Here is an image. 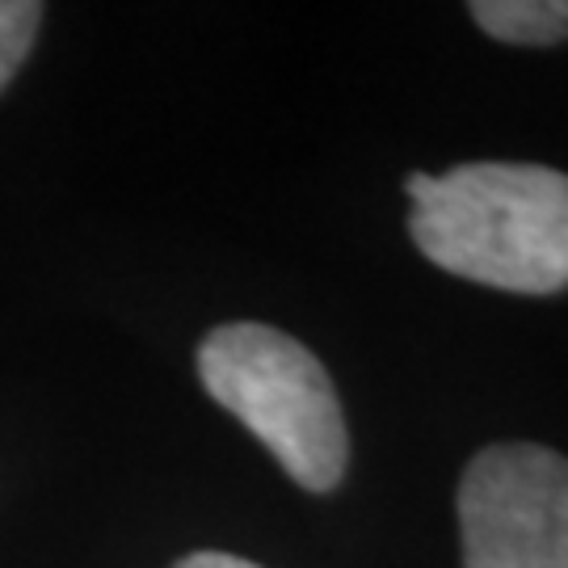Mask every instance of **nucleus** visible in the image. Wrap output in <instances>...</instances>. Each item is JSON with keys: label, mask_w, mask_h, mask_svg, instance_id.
Wrapping results in <instances>:
<instances>
[{"label": "nucleus", "mask_w": 568, "mask_h": 568, "mask_svg": "<svg viewBox=\"0 0 568 568\" xmlns=\"http://www.w3.org/2000/svg\"><path fill=\"white\" fill-rule=\"evenodd\" d=\"M464 568H568V459L535 443L485 447L459 480Z\"/></svg>", "instance_id": "7ed1b4c3"}, {"label": "nucleus", "mask_w": 568, "mask_h": 568, "mask_svg": "<svg viewBox=\"0 0 568 568\" xmlns=\"http://www.w3.org/2000/svg\"><path fill=\"white\" fill-rule=\"evenodd\" d=\"M42 4L39 0H0V89L18 72L30 42L39 34Z\"/></svg>", "instance_id": "39448f33"}, {"label": "nucleus", "mask_w": 568, "mask_h": 568, "mask_svg": "<svg viewBox=\"0 0 568 568\" xmlns=\"http://www.w3.org/2000/svg\"><path fill=\"white\" fill-rule=\"evenodd\" d=\"M408 236L447 274L514 295L568 286V173L476 161L443 178L413 173Z\"/></svg>", "instance_id": "f257e3e1"}, {"label": "nucleus", "mask_w": 568, "mask_h": 568, "mask_svg": "<svg viewBox=\"0 0 568 568\" xmlns=\"http://www.w3.org/2000/svg\"><path fill=\"white\" fill-rule=\"evenodd\" d=\"M178 568H257V565H248L241 556H227V551H194Z\"/></svg>", "instance_id": "423d86ee"}, {"label": "nucleus", "mask_w": 568, "mask_h": 568, "mask_svg": "<svg viewBox=\"0 0 568 568\" xmlns=\"http://www.w3.org/2000/svg\"><path fill=\"white\" fill-rule=\"evenodd\" d=\"M476 26L514 47H556L568 39V0H476Z\"/></svg>", "instance_id": "20e7f679"}, {"label": "nucleus", "mask_w": 568, "mask_h": 568, "mask_svg": "<svg viewBox=\"0 0 568 568\" xmlns=\"http://www.w3.org/2000/svg\"><path fill=\"white\" fill-rule=\"evenodd\" d=\"M199 375L211 400L253 429L295 485L337 488L349 438L333 379L307 345L270 325H220L199 349Z\"/></svg>", "instance_id": "f03ea898"}]
</instances>
